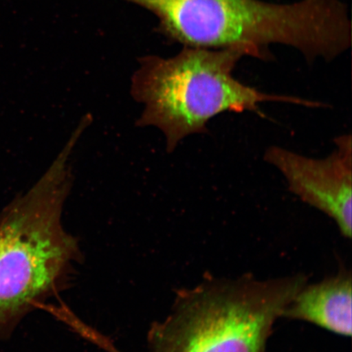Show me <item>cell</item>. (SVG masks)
Segmentation results:
<instances>
[{
	"mask_svg": "<svg viewBox=\"0 0 352 352\" xmlns=\"http://www.w3.org/2000/svg\"><path fill=\"white\" fill-rule=\"evenodd\" d=\"M336 149L321 160L272 146L264 158L280 171L289 190L322 211L346 239L351 236L352 144L350 135L336 140Z\"/></svg>",
	"mask_w": 352,
	"mask_h": 352,
	"instance_id": "obj_5",
	"label": "cell"
},
{
	"mask_svg": "<svg viewBox=\"0 0 352 352\" xmlns=\"http://www.w3.org/2000/svg\"><path fill=\"white\" fill-rule=\"evenodd\" d=\"M155 14L162 32L184 47H242L267 58L279 43L308 60L333 59L351 46V25L340 0L277 4L261 0H129Z\"/></svg>",
	"mask_w": 352,
	"mask_h": 352,
	"instance_id": "obj_1",
	"label": "cell"
},
{
	"mask_svg": "<svg viewBox=\"0 0 352 352\" xmlns=\"http://www.w3.org/2000/svg\"><path fill=\"white\" fill-rule=\"evenodd\" d=\"M246 56L252 55L242 47H184L170 58L145 57L131 82L132 96L144 105L138 124L160 130L170 153L187 136L208 132V123L220 113H259V104L266 102L321 107L316 101L265 94L237 80L233 70Z\"/></svg>",
	"mask_w": 352,
	"mask_h": 352,
	"instance_id": "obj_3",
	"label": "cell"
},
{
	"mask_svg": "<svg viewBox=\"0 0 352 352\" xmlns=\"http://www.w3.org/2000/svg\"><path fill=\"white\" fill-rule=\"evenodd\" d=\"M307 283L298 274L202 280L176 296L148 332L149 352H265L277 319Z\"/></svg>",
	"mask_w": 352,
	"mask_h": 352,
	"instance_id": "obj_4",
	"label": "cell"
},
{
	"mask_svg": "<svg viewBox=\"0 0 352 352\" xmlns=\"http://www.w3.org/2000/svg\"><path fill=\"white\" fill-rule=\"evenodd\" d=\"M72 153L64 147L32 190L0 217V338L65 287L80 261L78 242L61 220Z\"/></svg>",
	"mask_w": 352,
	"mask_h": 352,
	"instance_id": "obj_2",
	"label": "cell"
},
{
	"mask_svg": "<svg viewBox=\"0 0 352 352\" xmlns=\"http://www.w3.org/2000/svg\"><path fill=\"white\" fill-rule=\"evenodd\" d=\"M105 351H108V352H121L120 351H118L116 346H114V345L113 344H109L107 347V349H105Z\"/></svg>",
	"mask_w": 352,
	"mask_h": 352,
	"instance_id": "obj_7",
	"label": "cell"
},
{
	"mask_svg": "<svg viewBox=\"0 0 352 352\" xmlns=\"http://www.w3.org/2000/svg\"><path fill=\"white\" fill-rule=\"evenodd\" d=\"M351 272L342 268L320 283H306L286 307L283 318L307 321L338 336L352 332Z\"/></svg>",
	"mask_w": 352,
	"mask_h": 352,
	"instance_id": "obj_6",
	"label": "cell"
}]
</instances>
